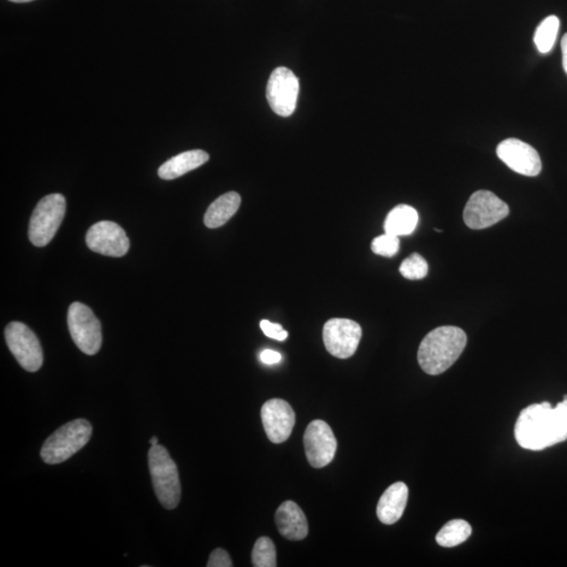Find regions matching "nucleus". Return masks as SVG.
<instances>
[{
    "label": "nucleus",
    "mask_w": 567,
    "mask_h": 567,
    "mask_svg": "<svg viewBox=\"0 0 567 567\" xmlns=\"http://www.w3.org/2000/svg\"><path fill=\"white\" fill-rule=\"evenodd\" d=\"M520 447L541 451L567 440V401L556 407L549 403L534 404L520 413L515 425Z\"/></svg>",
    "instance_id": "obj_1"
},
{
    "label": "nucleus",
    "mask_w": 567,
    "mask_h": 567,
    "mask_svg": "<svg viewBox=\"0 0 567 567\" xmlns=\"http://www.w3.org/2000/svg\"><path fill=\"white\" fill-rule=\"evenodd\" d=\"M466 334L463 329L442 326L425 335L419 346L418 364L425 374H444L462 356L466 346Z\"/></svg>",
    "instance_id": "obj_2"
},
{
    "label": "nucleus",
    "mask_w": 567,
    "mask_h": 567,
    "mask_svg": "<svg viewBox=\"0 0 567 567\" xmlns=\"http://www.w3.org/2000/svg\"><path fill=\"white\" fill-rule=\"evenodd\" d=\"M149 466L153 491L167 510H174L181 500V482L178 466L167 448L152 446L149 452Z\"/></svg>",
    "instance_id": "obj_3"
},
{
    "label": "nucleus",
    "mask_w": 567,
    "mask_h": 567,
    "mask_svg": "<svg viewBox=\"0 0 567 567\" xmlns=\"http://www.w3.org/2000/svg\"><path fill=\"white\" fill-rule=\"evenodd\" d=\"M92 433V425L86 419H75L47 437L41 448V458L47 464L67 462L90 441Z\"/></svg>",
    "instance_id": "obj_4"
},
{
    "label": "nucleus",
    "mask_w": 567,
    "mask_h": 567,
    "mask_svg": "<svg viewBox=\"0 0 567 567\" xmlns=\"http://www.w3.org/2000/svg\"><path fill=\"white\" fill-rule=\"evenodd\" d=\"M66 198L52 193L40 200L29 226V239L37 247H45L54 238L66 215Z\"/></svg>",
    "instance_id": "obj_5"
},
{
    "label": "nucleus",
    "mask_w": 567,
    "mask_h": 567,
    "mask_svg": "<svg viewBox=\"0 0 567 567\" xmlns=\"http://www.w3.org/2000/svg\"><path fill=\"white\" fill-rule=\"evenodd\" d=\"M68 326L80 351L87 356H94L99 352L103 345L102 324L86 305L75 302L70 306Z\"/></svg>",
    "instance_id": "obj_6"
},
{
    "label": "nucleus",
    "mask_w": 567,
    "mask_h": 567,
    "mask_svg": "<svg viewBox=\"0 0 567 567\" xmlns=\"http://www.w3.org/2000/svg\"><path fill=\"white\" fill-rule=\"evenodd\" d=\"M10 351L23 369L37 372L44 364V352L39 340L25 324L12 322L4 331Z\"/></svg>",
    "instance_id": "obj_7"
},
{
    "label": "nucleus",
    "mask_w": 567,
    "mask_h": 567,
    "mask_svg": "<svg viewBox=\"0 0 567 567\" xmlns=\"http://www.w3.org/2000/svg\"><path fill=\"white\" fill-rule=\"evenodd\" d=\"M510 214L509 205L489 191L472 194L464 211L466 226L472 229L491 227Z\"/></svg>",
    "instance_id": "obj_8"
},
{
    "label": "nucleus",
    "mask_w": 567,
    "mask_h": 567,
    "mask_svg": "<svg viewBox=\"0 0 567 567\" xmlns=\"http://www.w3.org/2000/svg\"><path fill=\"white\" fill-rule=\"evenodd\" d=\"M362 328L348 318H333L325 324L323 340L327 351L341 359L349 358L357 350Z\"/></svg>",
    "instance_id": "obj_9"
},
{
    "label": "nucleus",
    "mask_w": 567,
    "mask_h": 567,
    "mask_svg": "<svg viewBox=\"0 0 567 567\" xmlns=\"http://www.w3.org/2000/svg\"><path fill=\"white\" fill-rule=\"evenodd\" d=\"M300 92L298 77L287 68H277L270 75L267 100L276 115L289 117L297 108Z\"/></svg>",
    "instance_id": "obj_10"
},
{
    "label": "nucleus",
    "mask_w": 567,
    "mask_h": 567,
    "mask_svg": "<svg viewBox=\"0 0 567 567\" xmlns=\"http://www.w3.org/2000/svg\"><path fill=\"white\" fill-rule=\"evenodd\" d=\"M304 447L308 463L316 469H322L333 462L338 441L327 423L313 421L304 434Z\"/></svg>",
    "instance_id": "obj_11"
},
{
    "label": "nucleus",
    "mask_w": 567,
    "mask_h": 567,
    "mask_svg": "<svg viewBox=\"0 0 567 567\" xmlns=\"http://www.w3.org/2000/svg\"><path fill=\"white\" fill-rule=\"evenodd\" d=\"M86 242L92 251L113 258L126 256L131 245L124 229L111 221L94 224L88 229Z\"/></svg>",
    "instance_id": "obj_12"
},
{
    "label": "nucleus",
    "mask_w": 567,
    "mask_h": 567,
    "mask_svg": "<svg viewBox=\"0 0 567 567\" xmlns=\"http://www.w3.org/2000/svg\"><path fill=\"white\" fill-rule=\"evenodd\" d=\"M497 156L515 173L536 177L542 169L541 159L538 152L533 146L518 139H506L497 147Z\"/></svg>",
    "instance_id": "obj_13"
},
{
    "label": "nucleus",
    "mask_w": 567,
    "mask_h": 567,
    "mask_svg": "<svg viewBox=\"0 0 567 567\" xmlns=\"http://www.w3.org/2000/svg\"><path fill=\"white\" fill-rule=\"evenodd\" d=\"M266 434L274 444L285 442L292 433L295 413L287 401L275 399L266 401L261 410Z\"/></svg>",
    "instance_id": "obj_14"
},
{
    "label": "nucleus",
    "mask_w": 567,
    "mask_h": 567,
    "mask_svg": "<svg viewBox=\"0 0 567 567\" xmlns=\"http://www.w3.org/2000/svg\"><path fill=\"white\" fill-rule=\"evenodd\" d=\"M275 523L280 534L288 540H304L308 535L305 514L293 501L283 502L275 513Z\"/></svg>",
    "instance_id": "obj_15"
},
{
    "label": "nucleus",
    "mask_w": 567,
    "mask_h": 567,
    "mask_svg": "<svg viewBox=\"0 0 567 567\" xmlns=\"http://www.w3.org/2000/svg\"><path fill=\"white\" fill-rule=\"evenodd\" d=\"M409 489L404 482L393 483L382 495L377 505V517L383 524L397 523L406 510Z\"/></svg>",
    "instance_id": "obj_16"
},
{
    "label": "nucleus",
    "mask_w": 567,
    "mask_h": 567,
    "mask_svg": "<svg viewBox=\"0 0 567 567\" xmlns=\"http://www.w3.org/2000/svg\"><path fill=\"white\" fill-rule=\"evenodd\" d=\"M209 160V153L202 150L185 152L162 164L158 175L163 180H175L189 171L202 167Z\"/></svg>",
    "instance_id": "obj_17"
},
{
    "label": "nucleus",
    "mask_w": 567,
    "mask_h": 567,
    "mask_svg": "<svg viewBox=\"0 0 567 567\" xmlns=\"http://www.w3.org/2000/svg\"><path fill=\"white\" fill-rule=\"evenodd\" d=\"M241 197L238 193L229 192L212 202L204 217L205 226L218 228L226 224L238 211Z\"/></svg>",
    "instance_id": "obj_18"
},
{
    "label": "nucleus",
    "mask_w": 567,
    "mask_h": 567,
    "mask_svg": "<svg viewBox=\"0 0 567 567\" xmlns=\"http://www.w3.org/2000/svg\"><path fill=\"white\" fill-rule=\"evenodd\" d=\"M418 221L416 210L412 206L401 204L389 212L383 228L390 234L409 235L416 229Z\"/></svg>",
    "instance_id": "obj_19"
},
{
    "label": "nucleus",
    "mask_w": 567,
    "mask_h": 567,
    "mask_svg": "<svg viewBox=\"0 0 567 567\" xmlns=\"http://www.w3.org/2000/svg\"><path fill=\"white\" fill-rule=\"evenodd\" d=\"M471 535V525L465 520L455 519L440 530L436 541L440 546L454 547L468 540Z\"/></svg>",
    "instance_id": "obj_20"
},
{
    "label": "nucleus",
    "mask_w": 567,
    "mask_h": 567,
    "mask_svg": "<svg viewBox=\"0 0 567 567\" xmlns=\"http://www.w3.org/2000/svg\"><path fill=\"white\" fill-rule=\"evenodd\" d=\"M559 27L560 21L558 17L552 15L546 17L537 28L534 41L537 49L542 54H547V53L552 51L555 43H556Z\"/></svg>",
    "instance_id": "obj_21"
},
{
    "label": "nucleus",
    "mask_w": 567,
    "mask_h": 567,
    "mask_svg": "<svg viewBox=\"0 0 567 567\" xmlns=\"http://www.w3.org/2000/svg\"><path fill=\"white\" fill-rule=\"evenodd\" d=\"M251 560L255 567H275L276 551L273 540L268 537L259 538L253 546Z\"/></svg>",
    "instance_id": "obj_22"
},
{
    "label": "nucleus",
    "mask_w": 567,
    "mask_h": 567,
    "mask_svg": "<svg viewBox=\"0 0 567 567\" xmlns=\"http://www.w3.org/2000/svg\"><path fill=\"white\" fill-rule=\"evenodd\" d=\"M399 273L407 280H422L429 273V265L419 253H413L401 263Z\"/></svg>",
    "instance_id": "obj_23"
},
{
    "label": "nucleus",
    "mask_w": 567,
    "mask_h": 567,
    "mask_svg": "<svg viewBox=\"0 0 567 567\" xmlns=\"http://www.w3.org/2000/svg\"><path fill=\"white\" fill-rule=\"evenodd\" d=\"M399 236L385 234L372 241L371 250L377 256L392 258L399 251Z\"/></svg>",
    "instance_id": "obj_24"
},
{
    "label": "nucleus",
    "mask_w": 567,
    "mask_h": 567,
    "mask_svg": "<svg viewBox=\"0 0 567 567\" xmlns=\"http://www.w3.org/2000/svg\"><path fill=\"white\" fill-rule=\"evenodd\" d=\"M259 327H261L264 334L270 339L283 341L288 338L287 331L284 330L280 324H274L267 320H263L261 324H259Z\"/></svg>",
    "instance_id": "obj_25"
},
{
    "label": "nucleus",
    "mask_w": 567,
    "mask_h": 567,
    "mask_svg": "<svg viewBox=\"0 0 567 567\" xmlns=\"http://www.w3.org/2000/svg\"><path fill=\"white\" fill-rule=\"evenodd\" d=\"M209 567H232L234 566L232 559H230L229 554L223 548H217L211 553L209 563Z\"/></svg>",
    "instance_id": "obj_26"
},
{
    "label": "nucleus",
    "mask_w": 567,
    "mask_h": 567,
    "mask_svg": "<svg viewBox=\"0 0 567 567\" xmlns=\"http://www.w3.org/2000/svg\"><path fill=\"white\" fill-rule=\"evenodd\" d=\"M259 358L266 365H275L281 362L282 356L281 353L274 350H264L259 354Z\"/></svg>",
    "instance_id": "obj_27"
},
{
    "label": "nucleus",
    "mask_w": 567,
    "mask_h": 567,
    "mask_svg": "<svg viewBox=\"0 0 567 567\" xmlns=\"http://www.w3.org/2000/svg\"><path fill=\"white\" fill-rule=\"evenodd\" d=\"M561 50H563V62L565 73L567 74V33L561 41Z\"/></svg>",
    "instance_id": "obj_28"
},
{
    "label": "nucleus",
    "mask_w": 567,
    "mask_h": 567,
    "mask_svg": "<svg viewBox=\"0 0 567 567\" xmlns=\"http://www.w3.org/2000/svg\"><path fill=\"white\" fill-rule=\"evenodd\" d=\"M10 2L16 3V4H25V3L33 2V0H10Z\"/></svg>",
    "instance_id": "obj_29"
},
{
    "label": "nucleus",
    "mask_w": 567,
    "mask_h": 567,
    "mask_svg": "<svg viewBox=\"0 0 567 567\" xmlns=\"http://www.w3.org/2000/svg\"><path fill=\"white\" fill-rule=\"evenodd\" d=\"M150 444L152 446H157L158 445V439L156 436L152 437L151 440H150Z\"/></svg>",
    "instance_id": "obj_30"
},
{
    "label": "nucleus",
    "mask_w": 567,
    "mask_h": 567,
    "mask_svg": "<svg viewBox=\"0 0 567 567\" xmlns=\"http://www.w3.org/2000/svg\"><path fill=\"white\" fill-rule=\"evenodd\" d=\"M563 400L567 401V395H565V397H564V399H563Z\"/></svg>",
    "instance_id": "obj_31"
}]
</instances>
